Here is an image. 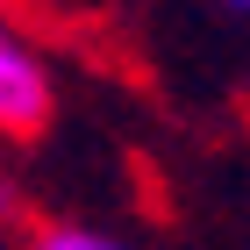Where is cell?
I'll return each instance as SVG.
<instances>
[{"instance_id":"obj_1","label":"cell","mask_w":250,"mask_h":250,"mask_svg":"<svg viewBox=\"0 0 250 250\" xmlns=\"http://www.w3.org/2000/svg\"><path fill=\"white\" fill-rule=\"evenodd\" d=\"M58 107V79H50V58L36 50L29 29L0 15V136H36Z\"/></svg>"},{"instance_id":"obj_2","label":"cell","mask_w":250,"mask_h":250,"mask_svg":"<svg viewBox=\"0 0 250 250\" xmlns=\"http://www.w3.org/2000/svg\"><path fill=\"white\" fill-rule=\"evenodd\" d=\"M21 250H136V243H122L115 229H93V222H43L29 229Z\"/></svg>"},{"instance_id":"obj_3","label":"cell","mask_w":250,"mask_h":250,"mask_svg":"<svg viewBox=\"0 0 250 250\" xmlns=\"http://www.w3.org/2000/svg\"><path fill=\"white\" fill-rule=\"evenodd\" d=\"M21 222V179H15V165L0 157V229H15Z\"/></svg>"},{"instance_id":"obj_4","label":"cell","mask_w":250,"mask_h":250,"mask_svg":"<svg viewBox=\"0 0 250 250\" xmlns=\"http://www.w3.org/2000/svg\"><path fill=\"white\" fill-rule=\"evenodd\" d=\"M0 250H15V243H7V229H0Z\"/></svg>"},{"instance_id":"obj_5","label":"cell","mask_w":250,"mask_h":250,"mask_svg":"<svg viewBox=\"0 0 250 250\" xmlns=\"http://www.w3.org/2000/svg\"><path fill=\"white\" fill-rule=\"evenodd\" d=\"M229 7H250V0H229Z\"/></svg>"}]
</instances>
